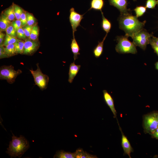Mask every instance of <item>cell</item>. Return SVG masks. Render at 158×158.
<instances>
[{
	"label": "cell",
	"instance_id": "obj_1",
	"mask_svg": "<svg viewBox=\"0 0 158 158\" xmlns=\"http://www.w3.org/2000/svg\"><path fill=\"white\" fill-rule=\"evenodd\" d=\"M136 16L131 14L120 15L118 19L119 28L125 33V35L131 37L133 34L143 28L146 21H140Z\"/></svg>",
	"mask_w": 158,
	"mask_h": 158
},
{
	"label": "cell",
	"instance_id": "obj_2",
	"mask_svg": "<svg viewBox=\"0 0 158 158\" xmlns=\"http://www.w3.org/2000/svg\"><path fill=\"white\" fill-rule=\"evenodd\" d=\"M12 133V140L6 152L11 158H20L29 148V142L24 136L20 135L18 137Z\"/></svg>",
	"mask_w": 158,
	"mask_h": 158
},
{
	"label": "cell",
	"instance_id": "obj_3",
	"mask_svg": "<svg viewBox=\"0 0 158 158\" xmlns=\"http://www.w3.org/2000/svg\"><path fill=\"white\" fill-rule=\"evenodd\" d=\"M128 37L125 35L116 37L118 43L116 46L115 50L117 52L123 54H135L137 53L136 46L129 40Z\"/></svg>",
	"mask_w": 158,
	"mask_h": 158
},
{
	"label": "cell",
	"instance_id": "obj_4",
	"mask_svg": "<svg viewBox=\"0 0 158 158\" xmlns=\"http://www.w3.org/2000/svg\"><path fill=\"white\" fill-rule=\"evenodd\" d=\"M153 35L150 34L144 28L133 34L131 37L133 40V42L144 50L146 49L147 45L149 44L150 38Z\"/></svg>",
	"mask_w": 158,
	"mask_h": 158
},
{
	"label": "cell",
	"instance_id": "obj_5",
	"mask_svg": "<svg viewBox=\"0 0 158 158\" xmlns=\"http://www.w3.org/2000/svg\"><path fill=\"white\" fill-rule=\"evenodd\" d=\"M22 73L20 70H15L11 65L3 66L0 69V79L6 80L8 83L12 84L15 81L17 77Z\"/></svg>",
	"mask_w": 158,
	"mask_h": 158
},
{
	"label": "cell",
	"instance_id": "obj_6",
	"mask_svg": "<svg viewBox=\"0 0 158 158\" xmlns=\"http://www.w3.org/2000/svg\"><path fill=\"white\" fill-rule=\"evenodd\" d=\"M37 70L34 71L31 69L30 71L34 78L35 84L37 85L42 90L46 89L47 87L49 81V77L47 75L43 73L39 65L36 64Z\"/></svg>",
	"mask_w": 158,
	"mask_h": 158
},
{
	"label": "cell",
	"instance_id": "obj_7",
	"mask_svg": "<svg viewBox=\"0 0 158 158\" xmlns=\"http://www.w3.org/2000/svg\"><path fill=\"white\" fill-rule=\"evenodd\" d=\"M157 112H154L145 116L143 118V127L145 132L151 135L158 128Z\"/></svg>",
	"mask_w": 158,
	"mask_h": 158
},
{
	"label": "cell",
	"instance_id": "obj_8",
	"mask_svg": "<svg viewBox=\"0 0 158 158\" xmlns=\"http://www.w3.org/2000/svg\"><path fill=\"white\" fill-rule=\"evenodd\" d=\"M84 14H81L76 11L73 8H71L70 10L69 16V21L73 31V35L77 31V28L80 26V23L83 18Z\"/></svg>",
	"mask_w": 158,
	"mask_h": 158
},
{
	"label": "cell",
	"instance_id": "obj_9",
	"mask_svg": "<svg viewBox=\"0 0 158 158\" xmlns=\"http://www.w3.org/2000/svg\"><path fill=\"white\" fill-rule=\"evenodd\" d=\"M109 4L117 8L120 12V15L131 14L130 9L127 8V0H109Z\"/></svg>",
	"mask_w": 158,
	"mask_h": 158
},
{
	"label": "cell",
	"instance_id": "obj_10",
	"mask_svg": "<svg viewBox=\"0 0 158 158\" xmlns=\"http://www.w3.org/2000/svg\"><path fill=\"white\" fill-rule=\"evenodd\" d=\"M39 46L40 43L37 40H26L24 42L23 54L31 55L37 50Z\"/></svg>",
	"mask_w": 158,
	"mask_h": 158
},
{
	"label": "cell",
	"instance_id": "obj_11",
	"mask_svg": "<svg viewBox=\"0 0 158 158\" xmlns=\"http://www.w3.org/2000/svg\"><path fill=\"white\" fill-rule=\"evenodd\" d=\"M103 92L104 99L105 103L110 109L114 117L116 118L117 112L115 108L114 102L112 97L106 90H103Z\"/></svg>",
	"mask_w": 158,
	"mask_h": 158
},
{
	"label": "cell",
	"instance_id": "obj_12",
	"mask_svg": "<svg viewBox=\"0 0 158 158\" xmlns=\"http://www.w3.org/2000/svg\"><path fill=\"white\" fill-rule=\"evenodd\" d=\"M81 66L75 64L74 61L71 63L69 66L68 72V81L72 83L80 68Z\"/></svg>",
	"mask_w": 158,
	"mask_h": 158
},
{
	"label": "cell",
	"instance_id": "obj_13",
	"mask_svg": "<svg viewBox=\"0 0 158 158\" xmlns=\"http://www.w3.org/2000/svg\"><path fill=\"white\" fill-rule=\"evenodd\" d=\"M121 130L122 133L121 145L123 151L125 154L131 158L130 153L133 152V149L127 138Z\"/></svg>",
	"mask_w": 158,
	"mask_h": 158
},
{
	"label": "cell",
	"instance_id": "obj_14",
	"mask_svg": "<svg viewBox=\"0 0 158 158\" xmlns=\"http://www.w3.org/2000/svg\"><path fill=\"white\" fill-rule=\"evenodd\" d=\"M70 47L71 51L73 54L74 61L78 58V55H80L79 51L80 49L79 45L75 39L74 35H73V38L71 39Z\"/></svg>",
	"mask_w": 158,
	"mask_h": 158
},
{
	"label": "cell",
	"instance_id": "obj_15",
	"mask_svg": "<svg viewBox=\"0 0 158 158\" xmlns=\"http://www.w3.org/2000/svg\"><path fill=\"white\" fill-rule=\"evenodd\" d=\"M104 4V0H91L90 3V7L88 11L93 9L101 12Z\"/></svg>",
	"mask_w": 158,
	"mask_h": 158
},
{
	"label": "cell",
	"instance_id": "obj_16",
	"mask_svg": "<svg viewBox=\"0 0 158 158\" xmlns=\"http://www.w3.org/2000/svg\"><path fill=\"white\" fill-rule=\"evenodd\" d=\"M107 35H105L102 41H98V44L93 49V53L94 56L96 58L99 57L102 54L104 43Z\"/></svg>",
	"mask_w": 158,
	"mask_h": 158
},
{
	"label": "cell",
	"instance_id": "obj_17",
	"mask_svg": "<svg viewBox=\"0 0 158 158\" xmlns=\"http://www.w3.org/2000/svg\"><path fill=\"white\" fill-rule=\"evenodd\" d=\"M11 21L3 13L1 14L0 17V32L6 31L8 27L11 24Z\"/></svg>",
	"mask_w": 158,
	"mask_h": 158
},
{
	"label": "cell",
	"instance_id": "obj_18",
	"mask_svg": "<svg viewBox=\"0 0 158 158\" xmlns=\"http://www.w3.org/2000/svg\"><path fill=\"white\" fill-rule=\"evenodd\" d=\"M57 158H75V152H67L61 150L57 151L54 156Z\"/></svg>",
	"mask_w": 158,
	"mask_h": 158
},
{
	"label": "cell",
	"instance_id": "obj_19",
	"mask_svg": "<svg viewBox=\"0 0 158 158\" xmlns=\"http://www.w3.org/2000/svg\"><path fill=\"white\" fill-rule=\"evenodd\" d=\"M101 13L102 19L101 27L102 29L106 32V35H107L111 29V24L110 21L104 17L103 12L101 11Z\"/></svg>",
	"mask_w": 158,
	"mask_h": 158
},
{
	"label": "cell",
	"instance_id": "obj_20",
	"mask_svg": "<svg viewBox=\"0 0 158 158\" xmlns=\"http://www.w3.org/2000/svg\"><path fill=\"white\" fill-rule=\"evenodd\" d=\"M75 158H96V156L89 154L83 149L78 148L75 152Z\"/></svg>",
	"mask_w": 158,
	"mask_h": 158
},
{
	"label": "cell",
	"instance_id": "obj_21",
	"mask_svg": "<svg viewBox=\"0 0 158 158\" xmlns=\"http://www.w3.org/2000/svg\"><path fill=\"white\" fill-rule=\"evenodd\" d=\"M4 47L6 54L8 57L17 54L16 51L14 44L8 45Z\"/></svg>",
	"mask_w": 158,
	"mask_h": 158
},
{
	"label": "cell",
	"instance_id": "obj_22",
	"mask_svg": "<svg viewBox=\"0 0 158 158\" xmlns=\"http://www.w3.org/2000/svg\"><path fill=\"white\" fill-rule=\"evenodd\" d=\"M11 21L14 20L15 17L13 4L6 9L3 12Z\"/></svg>",
	"mask_w": 158,
	"mask_h": 158
},
{
	"label": "cell",
	"instance_id": "obj_23",
	"mask_svg": "<svg viewBox=\"0 0 158 158\" xmlns=\"http://www.w3.org/2000/svg\"><path fill=\"white\" fill-rule=\"evenodd\" d=\"M24 42L19 39L15 44V47L17 54H23V52Z\"/></svg>",
	"mask_w": 158,
	"mask_h": 158
},
{
	"label": "cell",
	"instance_id": "obj_24",
	"mask_svg": "<svg viewBox=\"0 0 158 158\" xmlns=\"http://www.w3.org/2000/svg\"><path fill=\"white\" fill-rule=\"evenodd\" d=\"M39 34V29L38 26L35 25L33 26L29 37L30 39L32 40H36Z\"/></svg>",
	"mask_w": 158,
	"mask_h": 158
},
{
	"label": "cell",
	"instance_id": "obj_25",
	"mask_svg": "<svg viewBox=\"0 0 158 158\" xmlns=\"http://www.w3.org/2000/svg\"><path fill=\"white\" fill-rule=\"evenodd\" d=\"M19 39L16 37L9 36L6 34L4 44V46H6L8 45L14 44Z\"/></svg>",
	"mask_w": 158,
	"mask_h": 158
},
{
	"label": "cell",
	"instance_id": "obj_26",
	"mask_svg": "<svg viewBox=\"0 0 158 158\" xmlns=\"http://www.w3.org/2000/svg\"><path fill=\"white\" fill-rule=\"evenodd\" d=\"M13 4L15 18L16 20H20L21 15L24 10L19 6L14 4Z\"/></svg>",
	"mask_w": 158,
	"mask_h": 158
},
{
	"label": "cell",
	"instance_id": "obj_27",
	"mask_svg": "<svg viewBox=\"0 0 158 158\" xmlns=\"http://www.w3.org/2000/svg\"><path fill=\"white\" fill-rule=\"evenodd\" d=\"M147 8L145 6H137L134 10L136 16L138 18L143 16L146 11Z\"/></svg>",
	"mask_w": 158,
	"mask_h": 158
},
{
	"label": "cell",
	"instance_id": "obj_28",
	"mask_svg": "<svg viewBox=\"0 0 158 158\" xmlns=\"http://www.w3.org/2000/svg\"><path fill=\"white\" fill-rule=\"evenodd\" d=\"M27 25L30 26H33L35 22V19L31 14L26 12Z\"/></svg>",
	"mask_w": 158,
	"mask_h": 158
},
{
	"label": "cell",
	"instance_id": "obj_29",
	"mask_svg": "<svg viewBox=\"0 0 158 158\" xmlns=\"http://www.w3.org/2000/svg\"><path fill=\"white\" fill-rule=\"evenodd\" d=\"M6 34L11 36L16 37V30L11 24L6 30Z\"/></svg>",
	"mask_w": 158,
	"mask_h": 158
},
{
	"label": "cell",
	"instance_id": "obj_30",
	"mask_svg": "<svg viewBox=\"0 0 158 158\" xmlns=\"http://www.w3.org/2000/svg\"><path fill=\"white\" fill-rule=\"evenodd\" d=\"M157 0H147L146 2L145 7L147 8L153 9L157 4Z\"/></svg>",
	"mask_w": 158,
	"mask_h": 158
},
{
	"label": "cell",
	"instance_id": "obj_31",
	"mask_svg": "<svg viewBox=\"0 0 158 158\" xmlns=\"http://www.w3.org/2000/svg\"><path fill=\"white\" fill-rule=\"evenodd\" d=\"M16 37L18 39L25 40L27 37L25 36L22 27L16 31Z\"/></svg>",
	"mask_w": 158,
	"mask_h": 158
},
{
	"label": "cell",
	"instance_id": "obj_32",
	"mask_svg": "<svg viewBox=\"0 0 158 158\" xmlns=\"http://www.w3.org/2000/svg\"><path fill=\"white\" fill-rule=\"evenodd\" d=\"M33 26H29L27 24L22 27L27 37L29 38Z\"/></svg>",
	"mask_w": 158,
	"mask_h": 158
},
{
	"label": "cell",
	"instance_id": "obj_33",
	"mask_svg": "<svg viewBox=\"0 0 158 158\" xmlns=\"http://www.w3.org/2000/svg\"><path fill=\"white\" fill-rule=\"evenodd\" d=\"M11 24L16 31L22 27L21 23L19 20H14L11 23Z\"/></svg>",
	"mask_w": 158,
	"mask_h": 158
},
{
	"label": "cell",
	"instance_id": "obj_34",
	"mask_svg": "<svg viewBox=\"0 0 158 158\" xmlns=\"http://www.w3.org/2000/svg\"><path fill=\"white\" fill-rule=\"evenodd\" d=\"M20 20L21 23L22 27L27 24L26 12L24 11L21 14Z\"/></svg>",
	"mask_w": 158,
	"mask_h": 158
},
{
	"label": "cell",
	"instance_id": "obj_35",
	"mask_svg": "<svg viewBox=\"0 0 158 158\" xmlns=\"http://www.w3.org/2000/svg\"><path fill=\"white\" fill-rule=\"evenodd\" d=\"M8 56L6 54L5 48L4 46L0 47V59H2L4 58H8Z\"/></svg>",
	"mask_w": 158,
	"mask_h": 158
},
{
	"label": "cell",
	"instance_id": "obj_36",
	"mask_svg": "<svg viewBox=\"0 0 158 158\" xmlns=\"http://www.w3.org/2000/svg\"><path fill=\"white\" fill-rule=\"evenodd\" d=\"M151 38L150 40L149 44L151 45L153 49L154 52L157 54V55L158 56V46L156 45L153 42V41L151 40Z\"/></svg>",
	"mask_w": 158,
	"mask_h": 158
},
{
	"label": "cell",
	"instance_id": "obj_37",
	"mask_svg": "<svg viewBox=\"0 0 158 158\" xmlns=\"http://www.w3.org/2000/svg\"><path fill=\"white\" fill-rule=\"evenodd\" d=\"M5 35L2 32H0V46H4V39Z\"/></svg>",
	"mask_w": 158,
	"mask_h": 158
},
{
	"label": "cell",
	"instance_id": "obj_38",
	"mask_svg": "<svg viewBox=\"0 0 158 158\" xmlns=\"http://www.w3.org/2000/svg\"><path fill=\"white\" fill-rule=\"evenodd\" d=\"M151 39L156 45L158 46V37L152 36L151 38Z\"/></svg>",
	"mask_w": 158,
	"mask_h": 158
},
{
	"label": "cell",
	"instance_id": "obj_39",
	"mask_svg": "<svg viewBox=\"0 0 158 158\" xmlns=\"http://www.w3.org/2000/svg\"><path fill=\"white\" fill-rule=\"evenodd\" d=\"M152 135L154 138L158 139V128L156 130Z\"/></svg>",
	"mask_w": 158,
	"mask_h": 158
},
{
	"label": "cell",
	"instance_id": "obj_40",
	"mask_svg": "<svg viewBox=\"0 0 158 158\" xmlns=\"http://www.w3.org/2000/svg\"><path fill=\"white\" fill-rule=\"evenodd\" d=\"M154 65L156 69L158 70V61L155 63Z\"/></svg>",
	"mask_w": 158,
	"mask_h": 158
},
{
	"label": "cell",
	"instance_id": "obj_41",
	"mask_svg": "<svg viewBox=\"0 0 158 158\" xmlns=\"http://www.w3.org/2000/svg\"><path fill=\"white\" fill-rule=\"evenodd\" d=\"M157 121L158 122V113H157Z\"/></svg>",
	"mask_w": 158,
	"mask_h": 158
},
{
	"label": "cell",
	"instance_id": "obj_42",
	"mask_svg": "<svg viewBox=\"0 0 158 158\" xmlns=\"http://www.w3.org/2000/svg\"><path fill=\"white\" fill-rule=\"evenodd\" d=\"M157 0V5H158V0Z\"/></svg>",
	"mask_w": 158,
	"mask_h": 158
},
{
	"label": "cell",
	"instance_id": "obj_43",
	"mask_svg": "<svg viewBox=\"0 0 158 158\" xmlns=\"http://www.w3.org/2000/svg\"><path fill=\"white\" fill-rule=\"evenodd\" d=\"M134 1H136V0H133Z\"/></svg>",
	"mask_w": 158,
	"mask_h": 158
}]
</instances>
